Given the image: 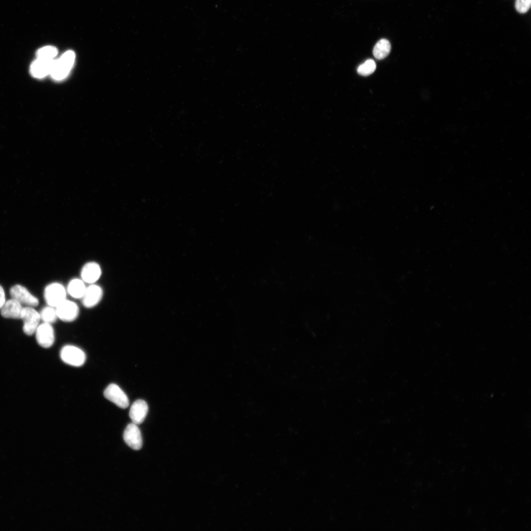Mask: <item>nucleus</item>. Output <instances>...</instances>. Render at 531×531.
Returning <instances> with one entry per match:
<instances>
[{"mask_svg": "<svg viewBox=\"0 0 531 531\" xmlns=\"http://www.w3.org/2000/svg\"><path fill=\"white\" fill-rule=\"evenodd\" d=\"M60 357L66 364L77 367L83 365L86 360L84 352L73 346H66L63 348L60 352Z\"/></svg>", "mask_w": 531, "mask_h": 531, "instance_id": "nucleus-2", "label": "nucleus"}, {"mask_svg": "<svg viewBox=\"0 0 531 531\" xmlns=\"http://www.w3.org/2000/svg\"><path fill=\"white\" fill-rule=\"evenodd\" d=\"M66 290L61 283L54 282L48 285L45 289L44 298L48 306L54 308L66 300Z\"/></svg>", "mask_w": 531, "mask_h": 531, "instance_id": "nucleus-3", "label": "nucleus"}, {"mask_svg": "<svg viewBox=\"0 0 531 531\" xmlns=\"http://www.w3.org/2000/svg\"><path fill=\"white\" fill-rule=\"evenodd\" d=\"M103 297V290L99 285L92 284L87 287L82 298L83 306L86 308H92L97 306Z\"/></svg>", "mask_w": 531, "mask_h": 531, "instance_id": "nucleus-10", "label": "nucleus"}, {"mask_svg": "<svg viewBox=\"0 0 531 531\" xmlns=\"http://www.w3.org/2000/svg\"><path fill=\"white\" fill-rule=\"evenodd\" d=\"M40 315L41 319L44 323L51 324L58 319L56 308L50 306L43 309Z\"/></svg>", "mask_w": 531, "mask_h": 531, "instance_id": "nucleus-17", "label": "nucleus"}, {"mask_svg": "<svg viewBox=\"0 0 531 531\" xmlns=\"http://www.w3.org/2000/svg\"><path fill=\"white\" fill-rule=\"evenodd\" d=\"M87 287L83 280L74 279L71 280L67 286V291L73 298L82 299Z\"/></svg>", "mask_w": 531, "mask_h": 531, "instance_id": "nucleus-15", "label": "nucleus"}, {"mask_svg": "<svg viewBox=\"0 0 531 531\" xmlns=\"http://www.w3.org/2000/svg\"><path fill=\"white\" fill-rule=\"evenodd\" d=\"M101 270L99 264L95 262H90L84 265L81 271V277L83 281L86 283L93 284L100 278Z\"/></svg>", "mask_w": 531, "mask_h": 531, "instance_id": "nucleus-12", "label": "nucleus"}, {"mask_svg": "<svg viewBox=\"0 0 531 531\" xmlns=\"http://www.w3.org/2000/svg\"><path fill=\"white\" fill-rule=\"evenodd\" d=\"M55 308L58 318L65 322L74 321L80 314L78 306L74 302L66 299Z\"/></svg>", "mask_w": 531, "mask_h": 531, "instance_id": "nucleus-7", "label": "nucleus"}, {"mask_svg": "<svg viewBox=\"0 0 531 531\" xmlns=\"http://www.w3.org/2000/svg\"><path fill=\"white\" fill-rule=\"evenodd\" d=\"M75 59L74 52L68 51L59 60L54 61L50 72L52 78L57 81L66 78L73 66Z\"/></svg>", "mask_w": 531, "mask_h": 531, "instance_id": "nucleus-1", "label": "nucleus"}, {"mask_svg": "<svg viewBox=\"0 0 531 531\" xmlns=\"http://www.w3.org/2000/svg\"><path fill=\"white\" fill-rule=\"evenodd\" d=\"M104 397L118 407L126 409L129 406V399L125 393L116 384H111L104 392Z\"/></svg>", "mask_w": 531, "mask_h": 531, "instance_id": "nucleus-6", "label": "nucleus"}, {"mask_svg": "<svg viewBox=\"0 0 531 531\" xmlns=\"http://www.w3.org/2000/svg\"><path fill=\"white\" fill-rule=\"evenodd\" d=\"M54 61L37 59L30 66V72L33 77L42 79L50 74Z\"/></svg>", "mask_w": 531, "mask_h": 531, "instance_id": "nucleus-13", "label": "nucleus"}, {"mask_svg": "<svg viewBox=\"0 0 531 531\" xmlns=\"http://www.w3.org/2000/svg\"><path fill=\"white\" fill-rule=\"evenodd\" d=\"M391 50V44L386 39L379 41L375 46L373 54L375 58L382 60L388 56Z\"/></svg>", "mask_w": 531, "mask_h": 531, "instance_id": "nucleus-16", "label": "nucleus"}, {"mask_svg": "<svg viewBox=\"0 0 531 531\" xmlns=\"http://www.w3.org/2000/svg\"><path fill=\"white\" fill-rule=\"evenodd\" d=\"M58 50L52 46H48L40 49L37 51V59L52 60L58 54Z\"/></svg>", "mask_w": 531, "mask_h": 531, "instance_id": "nucleus-18", "label": "nucleus"}, {"mask_svg": "<svg viewBox=\"0 0 531 531\" xmlns=\"http://www.w3.org/2000/svg\"><path fill=\"white\" fill-rule=\"evenodd\" d=\"M22 305L17 300L12 299L6 301L1 309V315L5 318L21 319Z\"/></svg>", "mask_w": 531, "mask_h": 531, "instance_id": "nucleus-14", "label": "nucleus"}, {"mask_svg": "<svg viewBox=\"0 0 531 531\" xmlns=\"http://www.w3.org/2000/svg\"><path fill=\"white\" fill-rule=\"evenodd\" d=\"M35 333L37 342L41 347L49 348L53 346L55 332L51 324L44 322L37 327Z\"/></svg>", "mask_w": 531, "mask_h": 531, "instance_id": "nucleus-8", "label": "nucleus"}, {"mask_svg": "<svg viewBox=\"0 0 531 531\" xmlns=\"http://www.w3.org/2000/svg\"><path fill=\"white\" fill-rule=\"evenodd\" d=\"M148 410V406L145 401L142 399L136 400L130 411V417L133 423L137 425L141 424L146 418Z\"/></svg>", "mask_w": 531, "mask_h": 531, "instance_id": "nucleus-11", "label": "nucleus"}, {"mask_svg": "<svg viewBox=\"0 0 531 531\" xmlns=\"http://www.w3.org/2000/svg\"><path fill=\"white\" fill-rule=\"evenodd\" d=\"M376 68V65L375 61L372 59H368L358 67L357 71L361 75L368 76L373 73Z\"/></svg>", "mask_w": 531, "mask_h": 531, "instance_id": "nucleus-19", "label": "nucleus"}, {"mask_svg": "<svg viewBox=\"0 0 531 531\" xmlns=\"http://www.w3.org/2000/svg\"><path fill=\"white\" fill-rule=\"evenodd\" d=\"M10 293L12 298L18 301L22 305L32 308L39 305V299L22 285L17 284L13 286Z\"/></svg>", "mask_w": 531, "mask_h": 531, "instance_id": "nucleus-5", "label": "nucleus"}, {"mask_svg": "<svg viewBox=\"0 0 531 531\" xmlns=\"http://www.w3.org/2000/svg\"><path fill=\"white\" fill-rule=\"evenodd\" d=\"M21 319L24 324L23 332L28 335H32L35 333L41 320L40 313L33 308L29 307L23 308Z\"/></svg>", "mask_w": 531, "mask_h": 531, "instance_id": "nucleus-4", "label": "nucleus"}, {"mask_svg": "<svg viewBox=\"0 0 531 531\" xmlns=\"http://www.w3.org/2000/svg\"><path fill=\"white\" fill-rule=\"evenodd\" d=\"M531 5V0H516L515 8L520 14L526 13Z\"/></svg>", "mask_w": 531, "mask_h": 531, "instance_id": "nucleus-20", "label": "nucleus"}, {"mask_svg": "<svg viewBox=\"0 0 531 531\" xmlns=\"http://www.w3.org/2000/svg\"><path fill=\"white\" fill-rule=\"evenodd\" d=\"M6 296L4 290L1 285H0V310H1L6 302Z\"/></svg>", "mask_w": 531, "mask_h": 531, "instance_id": "nucleus-21", "label": "nucleus"}, {"mask_svg": "<svg viewBox=\"0 0 531 531\" xmlns=\"http://www.w3.org/2000/svg\"><path fill=\"white\" fill-rule=\"evenodd\" d=\"M123 438L125 443L133 449L138 450L141 448L142 437L137 425L133 423L129 424L124 431Z\"/></svg>", "mask_w": 531, "mask_h": 531, "instance_id": "nucleus-9", "label": "nucleus"}]
</instances>
